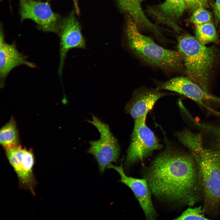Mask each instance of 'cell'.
Here are the masks:
<instances>
[{
	"label": "cell",
	"mask_w": 220,
	"mask_h": 220,
	"mask_svg": "<svg viewBox=\"0 0 220 220\" xmlns=\"http://www.w3.org/2000/svg\"><path fill=\"white\" fill-rule=\"evenodd\" d=\"M146 171L145 179L156 198L190 206L199 200L202 190L197 164L192 155L167 146Z\"/></svg>",
	"instance_id": "6da1fadb"
},
{
	"label": "cell",
	"mask_w": 220,
	"mask_h": 220,
	"mask_svg": "<svg viewBox=\"0 0 220 220\" xmlns=\"http://www.w3.org/2000/svg\"><path fill=\"white\" fill-rule=\"evenodd\" d=\"M126 29L128 47L142 61L165 70L176 71L182 68L183 60L180 53L164 48L142 34L138 25L129 15Z\"/></svg>",
	"instance_id": "7a4b0ae2"
},
{
	"label": "cell",
	"mask_w": 220,
	"mask_h": 220,
	"mask_svg": "<svg viewBox=\"0 0 220 220\" xmlns=\"http://www.w3.org/2000/svg\"><path fill=\"white\" fill-rule=\"evenodd\" d=\"M178 51L182 55L188 78L208 92V75L216 54L213 46L207 47L189 34L178 38Z\"/></svg>",
	"instance_id": "3957f363"
},
{
	"label": "cell",
	"mask_w": 220,
	"mask_h": 220,
	"mask_svg": "<svg viewBox=\"0 0 220 220\" xmlns=\"http://www.w3.org/2000/svg\"><path fill=\"white\" fill-rule=\"evenodd\" d=\"M192 154L198 168L205 209L215 210L220 205V149L204 145Z\"/></svg>",
	"instance_id": "277c9868"
},
{
	"label": "cell",
	"mask_w": 220,
	"mask_h": 220,
	"mask_svg": "<svg viewBox=\"0 0 220 220\" xmlns=\"http://www.w3.org/2000/svg\"><path fill=\"white\" fill-rule=\"evenodd\" d=\"M88 122L98 130L100 138L90 142L88 152L95 157L99 171L103 173L109 164L117 161L120 154L119 146L108 125L94 115L91 120Z\"/></svg>",
	"instance_id": "5b68a950"
},
{
	"label": "cell",
	"mask_w": 220,
	"mask_h": 220,
	"mask_svg": "<svg viewBox=\"0 0 220 220\" xmlns=\"http://www.w3.org/2000/svg\"><path fill=\"white\" fill-rule=\"evenodd\" d=\"M146 118L144 116L134 120L130 143L127 152V166L142 161L162 147L153 132L146 125Z\"/></svg>",
	"instance_id": "8992f818"
},
{
	"label": "cell",
	"mask_w": 220,
	"mask_h": 220,
	"mask_svg": "<svg viewBox=\"0 0 220 220\" xmlns=\"http://www.w3.org/2000/svg\"><path fill=\"white\" fill-rule=\"evenodd\" d=\"M21 20L34 21L45 32L60 34L62 20L54 13L47 2L36 0H19Z\"/></svg>",
	"instance_id": "52a82bcc"
},
{
	"label": "cell",
	"mask_w": 220,
	"mask_h": 220,
	"mask_svg": "<svg viewBox=\"0 0 220 220\" xmlns=\"http://www.w3.org/2000/svg\"><path fill=\"white\" fill-rule=\"evenodd\" d=\"M59 35L60 61L58 71L60 78L61 79L64 61L68 52L73 48L84 49L86 46L85 40L74 10L62 20Z\"/></svg>",
	"instance_id": "ba28073f"
},
{
	"label": "cell",
	"mask_w": 220,
	"mask_h": 220,
	"mask_svg": "<svg viewBox=\"0 0 220 220\" xmlns=\"http://www.w3.org/2000/svg\"><path fill=\"white\" fill-rule=\"evenodd\" d=\"M107 168L113 169L120 176V181L128 186L133 192L145 213L146 219L153 220L156 217V213L152 204L151 190L146 179H138L127 176L124 171L122 165L109 164Z\"/></svg>",
	"instance_id": "9c48e42d"
},
{
	"label": "cell",
	"mask_w": 220,
	"mask_h": 220,
	"mask_svg": "<svg viewBox=\"0 0 220 220\" xmlns=\"http://www.w3.org/2000/svg\"><path fill=\"white\" fill-rule=\"evenodd\" d=\"M5 150L7 159L20 182L31 189L34 163V156L31 150L23 148L20 145Z\"/></svg>",
	"instance_id": "30bf717a"
},
{
	"label": "cell",
	"mask_w": 220,
	"mask_h": 220,
	"mask_svg": "<svg viewBox=\"0 0 220 220\" xmlns=\"http://www.w3.org/2000/svg\"><path fill=\"white\" fill-rule=\"evenodd\" d=\"M0 37V85L2 88L7 77L14 68L21 65L31 68H35L36 66L18 50L15 43L10 44L5 42L1 29Z\"/></svg>",
	"instance_id": "8fae6325"
},
{
	"label": "cell",
	"mask_w": 220,
	"mask_h": 220,
	"mask_svg": "<svg viewBox=\"0 0 220 220\" xmlns=\"http://www.w3.org/2000/svg\"><path fill=\"white\" fill-rule=\"evenodd\" d=\"M174 92L207 107L204 103L205 100L220 101V98L214 97L204 91L199 86L189 78L179 76L170 79L162 83L158 88Z\"/></svg>",
	"instance_id": "7c38bea8"
},
{
	"label": "cell",
	"mask_w": 220,
	"mask_h": 220,
	"mask_svg": "<svg viewBox=\"0 0 220 220\" xmlns=\"http://www.w3.org/2000/svg\"><path fill=\"white\" fill-rule=\"evenodd\" d=\"M185 9L184 0H165L160 4L149 7L147 11L159 23L178 32L181 28L177 21Z\"/></svg>",
	"instance_id": "4fadbf2b"
},
{
	"label": "cell",
	"mask_w": 220,
	"mask_h": 220,
	"mask_svg": "<svg viewBox=\"0 0 220 220\" xmlns=\"http://www.w3.org/2000/svg\"><path fill=\"white\" fill-rule=\"evenodd\" d=\"M165 95L158 88L140 89L134 93L126 106L125 111L134 120L147 116L157 101Z\"/></svg>",
	"instance_id": "5bb4252c"
},
{
	"label": "cell",
	"mask_w": 220,
	"mask_h": 220,
	"mask_svg": "<svg viewBox=\"0 0 220 220\" xmlns=\"http://www.w3.org/2000/svg\"><path fill=\"white\" fill-rule=\"evenodd\" d=\"M121 10L127 13L138 26L149 29L155 33L160 34L158 27L151 22L143 11L142 2L144 0H115Z\"/></svg>",
	"instance_id": "9a60e30c"
},
{
	"label": "cell",
	"mask_w": 220,
	"mask_h": 220,
	"mask_svg": "<svg viewBox=\"0 0 220 220\" xmlns=\"http://www.w3.org/2000/svg\"><path fill=\"white\" fill-rule=\"evenodd\" d=\"M19 138L16 122L13 117L0 131V142L5 149L20 145Z\"/></svg>",
	"instance_id": "2e32d148"
},
{
	"label": "cell",
	"mask_w": 220,
	"mask_h": 220,
	"mask_svg": "<svg viewBox=\"0 0 220 220\" xmlns=\"http://www.w3.org/2000/svg\"><path fill=\"white\" fill-rule=\"evenodd\" d=\"M195 33L196 38L203 44L219 42L214 25L210 21L196 25Z\"/></svg>",
	"instance_id": "e0dca14e"
},
{
	"label": "cell",
	"mask_w": 220,
	"mask_h": 220,
	"mask_svg": "<svg viewBox=\"0 0 220 220\" xmlns=\"http://www.w3.org/2000/svg\"><path fill=\"white\" fill-rule=\"evenodd\" d=\"M211 18V13L207 10L205 8L200 7L193 11L189 20L196 25L209 22Z\"/></svg>",
	"instance_id": "ac0fdd59"
},
{
	"label": "cell",
	"mask_w": 220,
	"mask_h": 220,
	"mask_svg": "<svg viewBox=\"0 0 220 220\" xmlns=\"http://www.w3.org/2000/svg\"><path fill=\"white\" fill-rule=\"evenodd\" d=\"M175 220H207L204 215L202 207L188 208Z\"/></svg>",
	"instance_id": "d6986e66"
},
{
	"label": "cell",
	"mask_w": 220,
	"mask_h": 220,
	"mask_svg": "<svg viewBox=\"0 0 220 220\" xmlns=\"http://www.w3.org/2000/svg\"><path fill=\"white\" fill-rule=\"evenodd\" d=\"M210 137L213 147L220 149V126L215 125L211 128Z\"/></svg>",
	"instance_id": "ffe728a7"
},
{
	"label": "cell",
	"mask_w": 220,
	"mask_h": 220,
	"mask_svg": "<svg viewBox=\"0 0 220 220\" xmlns=\"http://www.w3.org/2000/svg\"><path fill=\"white\" fill-rule=\"evenodd\" d=\"M185 9L194 11L200 7L208 6L207 0H184Z\"/></svg>",
	"instance_id": "44dd1931"
},
{
	"label": "cell",
	"mask_w": 220,
	"mask_h": 220,
	"mask_svg": "<svg viewBox=\"0 0 220 220\" xmlns=\"http://www.w3.org/2000/svg\"><path fill=\"white\" fill-rule=\"evenodd\" d=\"M212 6L214 15L215 21L216 25H217L220 22V0H216Z\"/></svg>",
	"instance_id": "7402d4cb"
},
{
	"label": "cell",
	"mask_w": 220,
	"mask_h": 220,
	"mask_svg": "<svg viewBox=\"0 0 220 220\" xmlns=\"http://www.w3.org/2000/svg\"><path fill=\"white\" fill-rule=\"evenodd\" d=\"M74 5L75 11L77 15L79 14V9L78 5V0H72Z\"/></svg>",
	"instance_id": "603a6c76"
},
{
	"label": "cell",
	"mask_w": 220,
	"mask_h": 220,
	"mask_svg": "<svg viewBox=\"0 0 220 220\" xmlns=\"http://www.w3.org/2000/svg\"><path fill=\"white\" fill-rule=\"evenodd\" d=\"M219 32L220 33V27L219 29Z\"/></svg>",
	"instance_id": "cb8c5ba5"
}]
</instances>
